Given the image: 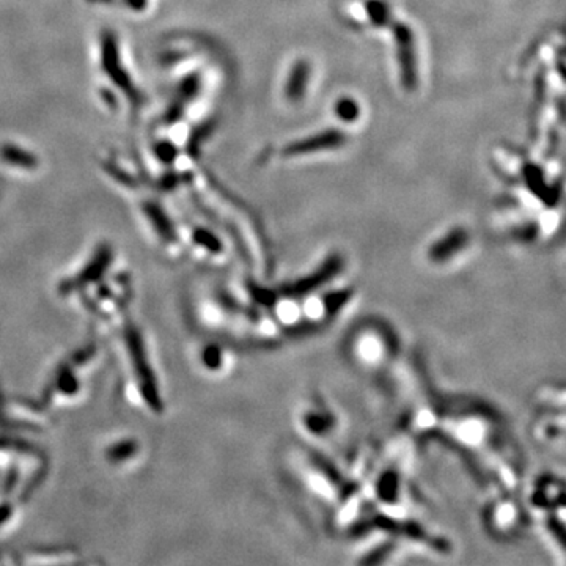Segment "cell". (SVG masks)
<instances>
[{
	"instance_id": "30bf717a",
	"label": "cell",
	"mask_w": 566,
	"mask_h": 566,
	"mask_svg": "<svg viewBox=\"0 0 566 566\" xmlns=\"http://www.w3.org/2000/svg\"><path fill=\"white\" fill-rule=\"evenodd\" d=\"M333 111H335L337 118H340L345 123L355 121V120L359 118V115H360L359 104L355 103V101L351 99V98H340L335 103V107H333Z\"/></svg>"
},
{
	"instance_id": "6da1fadb",
	"label": "cell",
	"mask_w": 566,
	"mask_h": 566,
	"mask_svg": "<svg viewBox=\"0 0 566 566\" xmlns=\"http://www.w3.org/2000/svg\"><path fill=\"white\" fill-rule=\"evenodd\" d=\"M348 357L362 372L374 374L389 370L398 354V340L386 324L368 321L357 326L348 337Z\"/></svg>"
},
{
	"instance_id": "8992f818",
	"label": "cell",
	"mask_w": 566,
	"mask_h": 566,
	"mask_svg": "<svg viewBox=\"0 0 566 566\" xmlns=\"http://www.w3.org/2000/svg\"><path fill=\"white\" fill-rule=\"evenodd\" d=\"M467 244V231L464 228H453L431 245L430 250H428V255H430V260L434 261V263L444 265L458 255L462 249H466Z\"/></svg>"
},
{
	"instance_id": "5b68a950",
	"label": "cell",
	"mask_w": 566,
	"mask_h": 566,
	"mask_svg": "<svg viewBox=\"0 0 566 566\" xmlns=\"http://www.w3.org/2000/svg\"><path fill=\"white\" fill-rule=\"evenodd\" d=\"M346 135L338 129H328L321 131L315 135H310L307 139L293 142L285 148V155L288 156H302V155H311L318 153L323 150H333L345 145Z\"/></svg>"
},
{
	"instance_id": "277c9868",
	"label": "cell",
	"mask_w": 566,
	"mask_h": 566,
	"mask_svg": "<svg viewBox=\"0 0 566 566\" xmlns=\"http://www.w3.org/2000/svg\"><path fill=\"white\" fill-rule=\"evenodd\" d=\"M488 526L499 535H513L521 526V508L513 500L502 497L492 500L486 510Z\"/></svg>"
},
{
	"instance_id": "9c48e42d",
	"label": "cell",
	"mask_w": 566,
	"mask_h": 566,
	"mask_svg": "<svg viewBox=\"0 0 566 566\" xmlns=\"http://www.w3.org/2000/svg\"><path fill=\"white\" fill-rule=\"evenodd\" d=\"M367 11L370 21H372L376 27H384L392 23L390 9L384 0H368Z\"/></svg>"
},
{
	"instance_id": "52a82bcc",
	"label": "cell",
	"mask_w": 566,
	"mask_h": 566,
	"mask_svg": "<svg viewBox=\"0 0 566 566\" xmlns=\"http://www.w3.org/2000/svg\"><path fill=\"white\" fill-rule=\"evenodd\" d=\"M311 76V68L309 62L299 60L292 68L285 84V96L292 103H299V101L306 96L309 82Z\"/></svg>"
},
{
	"instance_id": "7a4b0ae2",
	"label": "cell",
	"mask_w": 566,
	"mask_h": 566,
	"mask_svg": "<svg viewBox=\"0 0 566 566\" xmlns=\"http://www.w3.org/2000/svg\"><path fill=\"white\" fill-rule=\"evenodd\" d=\"M565 496L563 483L555 477H540L531 496V513L538 519L550 540L563 548L565 540Z\"/></svg>"
},
{
	"instance_id": "3957f363",
	"label": "cell",
	"mask_w": 566,
	"mask_h": 566,
	"mask_svg": "<svg viewBox=\"0 0 566 566\" xmlns=\"http://www.w3.org/2000/svg\"><path fill=\"white\" fill-rule=\"evenodd\" d=\"M394 38L396 48V60L398 68H400L401 84L408 91H412L418 82V70H417V52H416V38L411 27L404 23H395L394 27Z\"/></svg>"
},
{
	"instance_id": "ba28073f",
	"label": "cell",
	"mask_w": 566,
	"mask_h": 566,
	"mask_svg": "<svg viewBox=\"0 0 566 566\" xmlns=\"http://www.w3.org/2000/svg\"><path fill=\"white\" fill-rule=\"evenodd\" d=\"M524 179L527 187L531 189L536 197L541 199L548 206L555 205L560 192L546 183V179L543 177V172L538 169V167L533 164H527L524 167Z\"/></svg>"
}]
</instances>
